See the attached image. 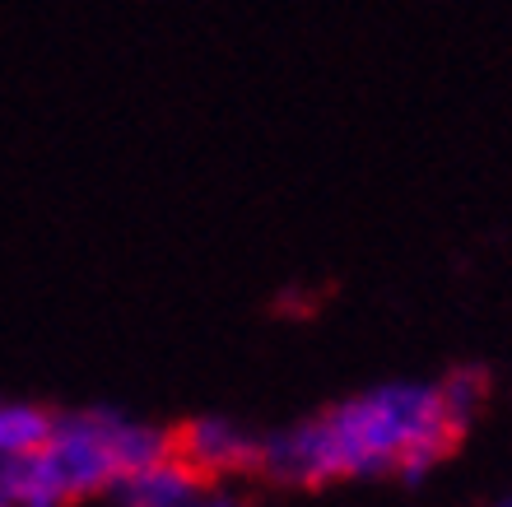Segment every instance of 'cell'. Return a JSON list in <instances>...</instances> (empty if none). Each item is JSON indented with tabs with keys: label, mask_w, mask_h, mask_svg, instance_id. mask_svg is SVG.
I'll return each instance as SVG.
<instances>
[{
	"label": "cell",
	"mask_w": 512,
	"mask_h": 507,
	"mask_svg": "<svg viewBox=\"0 0 512 507\" xmlns=\"http://www.w3.org/2000/svg\"><path fill=\"white\" fill-rule=\"evenodd\" d=\"M173 452L187 461L196 475L219 480V475H238V470H256L261 461V438L247 433L233 419H196L173 438Z\"/></svg>",
	"instance_id": "cell-3"
},
{
	"label": "cell",
	"mask_w": 512,
	"mask_h": 507,
	"mask_svg": "<svg viewBox=\"0 0 512 507\" xmlns=\"http://www.w3.org/2000/svg\"><path fill=\"white\" fill-rule=\"evenodd\" d=\"M438 387H443L452 414H457L461 424H471V414L485 401V373H480V368H457V373H447Z\"/></svg>",
	"instance_id": "cell-7"
},
{
	"label": "cell",
	"mask_w": 512,
	"mask_h": 507,
	"mask_svg": "<svg viewBox=\"0 0 512 507\" xmlns=\"http://www.w3.org/2000/svg\"><path fill=\"white\" fill-rule=\"evenodd\" d=\"M461 428L438 382H387L261 438L256 470L289 489L364 475L419 480L457 447Z\"/></svg>",
	"instance_id": "cell-1"
},
{
	"label": "cell",
	"mask_w": 512,
	"mask_h": 507,
	"mask_svg": "<svg viewBox=\"0 0 512 507\" xmlns=\"http://www.w3.org/2000/svg\"><path fill=\"white\" fill-rule=\"evenodd\" d=\"M56 414L33 401H0V461H24L47 447Z\"/></svg>",
	"instance_id": "cell-5"
},
{
	"label": "cell",
	"mask_w": 512,
	"mask_h": 507,
	"mask_svg": "<svg viewBox=\"0 0 512 507\" xmlns=\"http://www.w3.org/2000/svg\"><path fill=\"white\" fill-rule=\"evenodd\" d=\"M191 507H243L233 494H224V489H201V494L191 498Z\"/></svg>",
	"instance_id": "cell-8"
},
{
	"label": "cell",
	"mask_w": 512,
	"mask_h": 507,
	"mask_svg": "<svg viewBox=\"0 0 512 507\" xmlns=\"http://www.w3.org/2000/svg\"><path fill=\"white\" fill-rule=\"evenodd\" d=\"M499 507H512V494H508V498H503V503H499Z\"/></svg>",
	"instance_id": "cell-9"
},
{
	"label": "cell",
	"mask_w": 512,
	"mask_h": 507,
	"mask_svg": "<svg viewBox=\"0 0 512 507\" xmlns=\"http://www.w3.org/2000/svg\"><path fill=\"white\" fill-rule=\"evenodd\" d=\"M168 452H173V438L154 424H140L122 410H75L56 414V428L38 452V466L56 498H94L112 494V484L126 470L149 466Z\"/></svg>",
	"instance_id": "cell-2"
},
{
	"label": "cell",
	"mask_w": 512,
	"mask_h": 507,
	"mask_svg": "<svg viewBox=\"0 0 512 507\" xmlns=\"http://www.w3.org/2000/svg\"><path fill=\"white\" fill-rule=\"evenodd\" d=\"M56 489L42 475L38 456L24 461H0V507H56Z\"/></svg>",
	"instance_id": "cell-6"
},
{
	"label": "cell",
	"mask_w": 512,
	"mask_h": 507,
	"mask_svg": "<svg viewBox=\"0 0 512 507\" xmlns=\"http://www.w3.org/2000/svg\"><path fill=\"white\" fill-rule=\"evenodd\" d=\"M201 475L182 461L177 452L149 461V466L126 470L112 484V503L117 507H191V498L201 494Z\"/></svg>",
	"instance_id": "cell-4"
}]
</instances>
